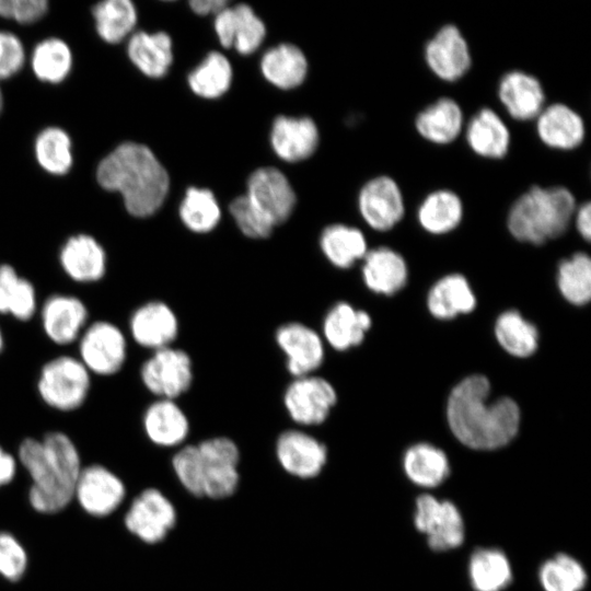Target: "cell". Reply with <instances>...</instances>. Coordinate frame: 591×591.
<instances>
[{
	"instance_id": "6da1fadb",
	"label": "cell",
	"mask_w": 591,
	"mask_h": 591,
	"mask_svg": "<svg viewBox=\"0 0 591 591\" xmlns=\"http://www.w3.org/2000/svg\"><path fill=\"white\" fill-rule=\"evenodd\" d=\"M490 383L485 375L463 379L447 402V420L452 433L475 450H496L507 445L518 433L520 408L510 397L489 402Z\"/></svg>"
},
{
	"instance_id": "7a4b0ae2",
	"label": "cell",
	"mask_w": 591,
	"mask_h": 591,
	"mask_svg": "<svg viewBox=\"0 0 591 591\" xmlns=\"http://www.w3.org/2000/svg\"><path fill=\"white\" fill-rule=\"evenodd\" d=\"M18 457L32 479L28 501L35 511L54 514L72 501L82 466L78 449L66 433L51 431L42 440L26 438Z\"/></svg>"
},
{
	"instance_id": "3957f363",
	"label": "cell",
	"mask_w": 591,
	"mask_h": 591,
	"mask_svg": "<svg viewBox=\"0 0 591 591\" xmlns=\"http://www.w3.org/2000/svg\"><path fill=\"white\" fill-rule=\"evenodd\" d=\"M99 184L121 194L127 211L144 218L165 200L170 178L153 152L141 143L124 142L106 155L96 170Z\"/></svg>"
},
{
	"instance_id": "277c9868",
	"label": "cell",
	"mask_w": 591,
	"mask_h": 591,
	"mask_svg": "<svg viewBox=\"0 0 591 591\" xmlns=\"http://www.w3.org/2000/svg\"><path fill=\"white\" fill-rule=\"evenodd\" d=\"M576 207L573 194L564 186H532L511 205L507 228L518 241L541 245L565 233Z\"/></svg>"
},
{
	"instance_id": "5b68a950",
	"label": "cell",
	"mask_w": 591,
	"mask_h": 591,
	"mask_svg": "<svg viewBox=\"0 0 591 591\" xmlns=\"http://www.w3.org/2000/svg\"><path fill=\"white\" fill-rule=\"evenodd\" d=\"M91 386L90 372L71 356H58L46 362L38 376L40 398L51 408L71 412L83 405Z\"/></svg>"
},
{
	"instance_id": "8992f818",
	"label": "cell",
	"mask_w": 591,
	"mask_h": 591,
	"mask_svg": "<svg viewBox=\"0 0 591 591\" xmlns=\"http://www.w3.org/2000/svg\"><path fill=\"white\" fill-rule=\"evenodd\" d=\"M202 467V496L224 499L240 483V450L228 437H215L197 444Z\"/></svg>"
},
{
	"instance_id": "52a82bcc",
	"label": "cell",
	"mask_w": 591,
	"mask_h": 591,
	"mask_svg": "<svg viewBox=\"0 0 591 591\" xmlns=\"http://www.w3.org/2000/svg\"><path fill=\"white\" fill-rule=\"evenodd\" d=\"M140 378L158 398L175 401L192 385V359L186 351L172 346L154 350L141 366Z\"/></svg>"
},
{
	"instance_id": "ba28073f",
	"label": "cell",
	"mask_w": 591,
	"mask_h": 591,
	"mask_svg": "<svg viewBox=\"0 0 591 591\" xmlns=\"http://www.w3.org/2000/svg\"><path fill=\"white\" fill-rule=\"evenodd\" d=\"M336 402L337 393L331 382L314 374L294 378L283 394L290 418L306 427L323 424Z\"/></svg>"
},
{
	"instance_id": "9c48e42d",
	"label": "cell",
	"mask_w": 591,
	"mask_h": 591,
	"mask_svg": "<svg viewBox=\"0 0 591 591\" xmlns=\"http://www.w3.org/2000/svg\"><path fill=\"white\" fill-rule=\"evenodd\" d=\"M79 355L89 372L99 375L115 374L126 361V337L120 328L111 322H93L80 337Z\"/></svg>"
},
{
	"instance_id": "30bf717a",
	"label": "cell",
	"mask_w": 591,
	"mask_h": 591,
	"mask_svg": "<svg viewBox=\"0 0 591 591\" xmlns=\"http://www.w3.org/2000/svg\"><path fill=\"white\" fill-rule=\"evenodd\" d=\"M415 525L427 536L433 551L459 547L464 540V523L459 509L450 501H440L431 495H421L416 500Z\"/></svg>"
},
{
	"instance_id": "8fae6325",
	"label": "cell",
	"mask_w": 591,
	"mask_h": 591,
	"mask_svg": "<svg viewBox=\"0 0 591 591\" xmlns=\"http://www.w3.org/2000/svg\"><path fill=\"white\" fill-rule=\"evenodd\" d=\"M124 523L140 541L155 544L163 541L174 528L176 510L161 490L147 488L131 501Z\"/></svg>"
},
{
	"instance_id": "7c38bea8",
	"label": "cell",
	"mask_w": 591,
	"mask_h": 591,
	"mask_svg": "<svg viewBox=\"0 0 591 591\" xmlns=\"http://www.w3.org/2000/svg\"><path fill=\"white\" fill-rule=\"evenodd\" d=\"M424 56L431 72L447 82L463 78L472 65L468 43L454 24H445L436 32L426 43Z\"/></svg>"
},
{
	"instance_id": "4fadbf2b",
	"label": "cell",
	"mask_w": 591,
	"mask_h": 591,
	"mask_svg": "<svg viewBox=\"0 0 591 591\" xmlns=\"http://www.w3.org/2000/svg\"><path fill=\"white\" fill-rule=\"evenodd\" d=\"M358 208L366 223L376 231L394 228L405 212L399 185L387 175L368 181L359 192Z\"/></svg>"
},
{
	"instance_id": "5bb4252c",
	"label": "cell",
	"mask_w": 591,
	"mask_h": 591,
	"mask_svg": "<svg viewBox=\"0 0 591 591\" xmlns=\"http://www.w3.org/2000/svg\"><path fill=\"white\" fill-rule=\"evenodd\" d=\"M125 496L123 480L112 471L100 464L82 467L74 498L88 514L99 518L109 515L121 505Z\"/></svg>"
},
{
	"instance_id": "9a60e30c",
	"label": "cell",
	"mask_w": 591,
	"mask_h": 591,
	"mask_svg": "<svg viewBox=\"0 0 591 591\" xmlns=\"http://www.w3.org/2000/svg\"><path fill=\"white\" fill-rule=\"evenodd\" d=\"M275 337L293 378L313 374L322 366L324 340L315 329L300 322H289L277 328Z\"/></svg>"
},
{
	"instance_id": "2e32d148",
	"label": "cell",
	"mask_w": 591,
	"mask_h": 591,
	"mask_svg": "<svg viewBox=\"0 0 591 591\" xmlns=\"http://www.w3.org/2000/svg\"><path fill=\"white\" fill-rule=\"evenodd\" d=\"M276 456L285 472L300 479L321 474L327 462V448L310 433L289 429L276 441Z\"/></svg>"
},
{
	"instance_id": "e0dca14e",
	"label": "cell",
	"mask_w": 591,
	"mask_h": 591,
	"mask_svg": "<svg viewBox=\"0 0 591 591\" xmlns=\"http://www.w3.org/2000/svg\"><path fill=\"white\" fill-rule=\"evenodd\" d=\"M246 196L277 227L291 216L296 194L286 175L270 166L257 169L247 182Z\"/></svg>"
},
{
	"instance_id": "ac0fdd59",
	"label": "cell",
	"mask_w": 591,
	"mask_h": 591,
	"mask_svg": "<svg viewBox=\"0 0 591 591\" xmlns=\"http://www.w3.org/2000/svg\"><path fill=\"white\" fill-rule=\"evenodd\" d=\"M129 331L138 345L154 351L170 347L175 340L178 334V320L166 303L150 301L131 314Z\"/></svg>"
},
{
	"instance_id": "d6986e66",
	"label": "cell",
	"mask_w": 591,
	"mask_h": 591,
	"mask_svg": "<svg viewBox=\"0 0 591 591\" xmlns=\"http://www.w3.org/2000/svg\"><path fill=\"white\" fill-rule=\"evenodd\" d=\"M215 31L225 48L234 47L240 54L254 53L263 43L266 28L253 9L244 3L227 7L216 15Z\"/></svg>"
},
{
	"instance_id": "ffe728a7",
	"label": "cell",
	"mask_w": 591,
	"mask_h": 591,
	"mask_svg": "<svg viewBox=\"0 0 591 591\" xmlns=\"http://www.w3.org/2000/svg\"><path fill=\"white\" fill-rule=\"evenodd\" d=\"M40 317L47 337L57 345H68L82 333L88 310L79 298L56 293L43 303Z\"/></svg>"
},
{
	"instance_id": "44dd1931",
	"label": "cell",
	"mask_w": 591,
	"mask_h": 591,
	"mask_svg": "<svg viewBox=\"0 0 591 591\" xmlns=\"http://www.w3.org/2000/svg\"><path fill=\"white\" fill-rule=\"evenodd\" d=\"M540 140L557 150H572L584 140L586 125L578 112L565 103L545 105L535 118Z\"/></svg>"
},
{
	"instance_id": "7402d4cb",
	"label": "cell",
	"mask_w": 591,
	"mask_h": 591,
	"mask_svg": "<svg viewBox=\"0 0 591 591\" xmlns=\"http://www.w3.org/2000/svg\"><path fill=\"white\" fill-rule=\"evenodd\" d=\"M498 97L514 119H535L545 106V92L540 80L522 70L505 73L498 84Z\"/></svg>"
},
{
	"instance_id": "603a6c76",
	"label": "cell",
	"mask_w": 591,
	"mask_h": 591,
	"mask_svg": "<svg viewBox=\"0 0 591 591\" xmlns=\"http://www.w3.org/2000/svg\"><path fill=\"white\" fill-rule=\"evenodd\" d=\"M59 262L69 278L77 282H95L106 273V253L91 235L69 237L59 253Z\"/></svg>"
},
{
	"instance_id": "cb8c5ba5",
	"label": "cell",
	"mask_w": 591,
	"mask_h": 591,
	"mask_svg": "<svg viewBox=\"0 0 591 591\" xmlns=\"http://www.w3.org/2000/svg\"><path fill=\"white\" fill-rule=\"evenodd\" d=\"M318 130L309 117L279 116L270 132L276 154L288 162L302 161L313 154L318 144Z\"/></svg>"
},
{
	"instance_id": "d4e9b609",
	"label": "cell",
	"mask_w": 591,
	"mask_h": 591,
	"mask_svg": "<svg viewBox=\"0 0 591 591\" xmlns=\"http://www.w3.org/2000/svg\"><path fill=\"white\" fill-rule=\"evenodd\" d=\"M361 273L367 288L384 296L398 292L408 279V268L404 257L386 246L367 252Z\"/></svg>"
},
{
	"instance_id": "484cf974",
	"label": "cell",
	"mask_w": 591,
	"mask_h": 591,
	"mask_svg": "<svg viewBox=\"0 0 591 591\" xmlns=\"http://www.w3.org/2000/svg\"><path fill=\"white\" fill-rule=\"evenodd\" d=\"M372 324L370 315L347 302H338L326 313L323 340L333 349L345 351L360 345Z\"/></svg>"
},
{
	"instance_id": "4316f807",
	"label": "cell",
	"mask_w": 591,
	"mask_h": 591,
	"mask_svg": "<svg viewBox=\"0 0 591 591\" xmlns=\"http://www.w3.org/2000/svg\"><path fill=\"white\" fill-rule=\"evenodd\" d=\"M143 429L148 439L164 448L181 445L189 433V421L173 399L158 398L143 414Z\"/></svg>"
},
{
	"instance_id": "83f0119b",
	"label": "cell",
	"mask_w": 591,
	"mask_h": 591,
	"mask_svg": "<svg viewBox=\"0 0 591 591\" xmlns=\"http://www.w3.org/2000/svg\"><path fill=\"white\" fill-rule=\"evenodd\" d=\"M465 139L471 150L486 159H502L507 155L511 136L502 118L491 108L476 112L467 123Z\"/></svg>"
},
{
	"instance_id": "f1b7e54d",
	"label": "cell",
	"mask_w": 591,
	"mask_h": 591,
	"mask_svg": "<svg viewBox=\"0 0 591 591\" xmlns=\"http://www.w3.org/2000/svg\"><path fill=\"white\" fill-rule=\"evenodd\" d=\"M464 116L460 104L451 97H439L420 111L415 119L417 132L436 144L453 142L462 132Z\"/></svg>"
},
{
	"instance_id": "f546056e",
	"label": "cell",
	"mask_w": 591,
	"mask_h": 591,
	"mask_svg": "<svg viewBox=\"0 0 591 591\" xmlns=\"http://www.w3.org/2000/svg\"><path fill=\"white\" fill-rule=\"evenodd\" d=\"M476 306V297L465 277L451 274L439 279L429 290L427 308L439 320L467 314Z\"/></svg>"
},
{
	"instance_id": "4dcf8cb0",
	"label": "cell",
	"mask_w": 591,
	"mask_h": 591,
	"mask_svg": "<svg viewBox=\"0 0 591 591\" xmlns=\"http://www.w3.org/2000/svg\"><path fill=\"white\" fill-rule=\"evenodd\" d=\"M132 63L150 78H161L173 61L172 39L164 32L135 33L127 46Z\"/></svg>"
},
{
	"instance_id": "1f68e13d",
	"label": "cell",
	"mask_w": 591,
	"mask_h": 591,
	"mask_svg": "<svg viewBox=\"0 0 591 591\" xmlns=\"http://www.w3.org/2000/svg\"><path fill=\"white\" fill-rule=\"evenodd\" d=\"M463 202L451 189L429 193L420 202L417 219L420 227L430 234L440 235L454 230L463 218Z\"/></svg>"
},
{
	"instance_id": "d6a6232c",
	"label": "cell",
	"mask_w": 591,
	"mask_h": 591,
	"mask_svg": "<svg viewBox=\"0 0 591 591\" xmlns=\"http://www.w3.org/2000/svg\"><path fill=\"white\" fill-rule=\"evenodd\" d=\"M260 69L265 79L271 84L288 90L304 81L308 61L303 51L297 46L280 44L264 54Z\"/></svg>"
},
{
	"instance_id": "836d02e7",
	"label": "cell",
	"mask_w": 591,
	"mask_h": 591,
	"mask_svg": "<svg viewBox=\"0 0 591 591\" xmlns=\"http://www.w3.org/2000/svg\"><path fill=\"white\" fill-rule=\"evenodd\" d=\"M364 234L355 227L335 223L326 227L320 237V247L326 259L340 269L350 268L363 259L368 252Z\"/></svg>"
},
{
	"instance_id": "e575fe53",
	"label": "cell",
	"mask_w": 591,
	"mask_h": 591,
	"mask_svg": "<svg viewBox=\"0 0 591 591\" xmlns=\"http://www.w3.org/2000/svg\"><path fill=\"white\" fill-rule=\"evenodd\" d=\"M403 467L414 484L426 488L442 484L450 474L445 453L426 442L416 443L406 450Z\"/></svg>"
},
{
	"instance_id": "d590c367",
	"label": "cell",
	"mask_w": 591,
	"mask_h": 591,
	"mask_svg": "<svg viewBox=\"0 0 591 591\" xmlns=\"http://www.w3.org/2000/svg\"><path fill=\"white\" fill-rule=\"evenodd\" d=\"M468 575L475 591H502L512 581L509 559L497 548L476 549L470 558Z\"/></svg>"
},
{
	"instance_id": "8d00e7d4",
	"label": "cell",
	"mask_w": 591,
	"mask_h": 591,
	"mask_svg": "<svg viewBox=\"0 0 591 591\" xmlns=\"http://www.w3.org/2000/svg\"><path fill=\"white\" fill-rule=\"evenodd\" d=\"M36 305L33 283L19 276L11 265H0V313L28 321L35 314Z\"/></svg>"
},
{
	"instance_id": "74e56055",
	"label": "cell",
	"mask_w": 591,
	"mask_h": 591,
	"mask_svg": "<svg viewBox=\"0 0 591 591\" xmlns=\"http://www.w3.org/2000/svg\"><path fill=\"white\" fill-rule=\"evenodd\" d=\"M495 336L499 345L513 357L526 358L538 347V331L521 313L509 310L496 320Z\"/></svg>"
},
{
	"instance_id": "f35d334b",
	"label": "cell",
	"mask_w": 591,
	"mask_h": 591,
	"mask_svg": "<svg viewBox=\"0 0 591 591\" xmlns=\"http://www.w3.org/2000/svg\"><path fill=\"white\" fill-rule=\"evenodd\" d=\"M97 34L107 43L123 40L137 23V10L129 0H106L92 9Z\"/></svg>"
},
{
	"instance_id": "ab89813d",
	"label": "cell",
	"mask_w": 591,
	"mask_h": 591,
	"mask_svg": "<svg viewBox=\"0 0 591 591\" xmlns=\"http://www.w3.org/2000/svg\"><path fill=\"white\" fill-rule=\"evenodd\" d=\"M557 286L561 296L573 305H584L591 298V260L579 252L560 262Z\"/></svg>"
},
{
	"instance_id": "60d3db41",
	"label": "cell",
	"mask_w": 591,
	"mask_h": 591,
	"mask_svg": "<svg viewBox=\"0 0 591 591\" xmlns=\"http://www.w3.org/2000/svg\"><path fill=\"white\" fill-rule=\"evenodd\" d=\"M232 67L228 58L211 51L188 76L193 92L201 97L216 99L224 94L231 85Z\"/></svg>"
},
{
	"instance_id": "b9f144b4",
	"label": "cell",
	"mask_w": 591,
	"mask_h": 591,
	"mask_svg": "<svg viewBox=\"0 0 591 591\" xmlns=\"http://www.w3.org/2000/svg\"><path fill=\"white\" fill-rule=\"evenodd\" d=\"M179 217L184 225L195 233H207L220 221L218 201L209 189L190 187L179 206Z\"/></svg>"
},
{
	"instance_id": "7bdbcfd3",
	"label": "cell",
	"mask_w": 591,
	"mask_h": 591,
	"mask_svg": "<svg viewBox=\"0 0 591 591\" xmlns=\"http://www.w3.org/2000/svg\"><path fill=\"white\" fill-rule=\"evenodd\" d=\"M72 66L68 45L59 38H47L36 45L32 56L35 76L45 82L58 83L66 79Z\"/></svg>"
},
{
	"instance_id": "ee69618b",
	"label": "cell",
	"mask_w": 591,
	"mask_h": 591,
	"mask_svg": "<svg viewBox=\"0 0 591 591\" xmlns=\"http://www.w3.org/2000/svg\"><path fill=\"white\" fill-rule=\"evenodd\" d=\"M35 155L45 171L55 175L66 174L72 165L68 134L57 127L42 130L35 140Z\"/></svg>"
},
{
	"instance_id": "f6af8a7d",
	"label": "cell",
	"mask_w": 591,
	"mask_h": 591,
	"mask_svg": "<svg viewBox=\"0 0 591 591\" xmlns=\"http://www.w3.org/2000/svg\"><path fill=\"white\" fill-rule=\"evenodd\" d=\"M540 582L545 591H581L587 582L582 565L567 554H558L540 568Z\"/></svg>"
},
{
	"instance_id": "bcb514c9",
	"label": "cell",
	"mask_w": 591,
	"mask_h": 591,
	"mask_svg": "<svg viewBox=\"0 0 591 591\" xmlns=\"http://www.w3.org/2000/svg\"><path fill=\"white\" fill-rule=\"evenodd\" d=\"M229 211L237 228L247 237L266 239L271 234L275 228L269 219L246 195L239 196L232 200Z\"/></svg>"
},
{
	"instance_id": "7dc6e473",
	"label": "cell",
	"mask_w": 591,
	"mask_h": 591,
	"mask_svg": "<svg viewBox=\"0 0 591 591\" xmlns=\"http://www.w3.org/2000/svg\"><path fill=\"white\" fill-rule=\"evenodd\" d=\"M181 485L193 496L202 497V467L197 444L182 447L172 459Z\"/></svg>"
},
{
	"instance_id": "c3c4849f",
	"label": "cell",
	"mask_w": 591,
	"mask_h": 591,
	"mask_svg": "<svg viewBox=\"0 0 591 591\" xmlns=\"http://www.w3.org/2000/svg\"><path fill=\"white\" fill-rule=\"evenodd\" d=\"M27 554L23 545L11 533L0 531V576L15 582L27 568Z\"/></svg>"
},
{
	"instance_id": "681fc988",
	"label": "cell",
	"mask_w": 591,
	"mask_h": 591,
	"mask_svg": "<svg viewBox=\"0 0 591 591\" xmlns=\"http://www.w3.org/2000/svg\"><path fill=\"white\" fill-rule=\"evenodd\" d=\"M48 10L45 0H0V16L30 24L42 19Z\"/></svg>"
},
{
	"instance_id": "f907efd6",
	"label": "cell",
	"mask_w": 591,
	"mask_h": 591,
	"mask_svg": "<svg viewBox=\"0 0 591 591\" xmlns=\"http://www.w3.org/2000/svg\"><path fill=\"white\" fill-rule=\"evenodd\" d=\"M24 59L21 40L12 33L0 31V79L15 74L22 68Z\"/></svg>"
},
{
	"instance_id": "816d5d0a",
	"label": "cell",
	"mask_w": 591,
	"mask_h": 591,
	"mask_svg": "<svg viewBox=\"0 0 591 591\" xmlns=\"http://www.w3.org/2000/svg\"><path fill=\"white\" fill-rule=\"evenodd\" d=\"M575 225L580 236L586 241L591 237V206L589 201L576 207L573 218Z\"/></svg>"
},
{
	"instance_id": "f5cc1de1",
	"label": "cell",
	"mask_w": 591,
	"mask_h": 591,
	"mask_svg": "<svg viewBox=\"0 0 591 591\" xmlns=\"http://www.w3.org/2000/svg\"><path fill=\"white\" fill-rule=\"evenodd\" d=\"M16 461L0 445V487L9 484L15 476Z\"/></svg>"
},
{
	"instance_id": "db71d44e",
	"label": "cell",
	"mask_w": 591,
	"mask_h": 591,
	"mask_svg": "<svg viewBox=\"0 0 591 591\" xmlns=\"http://www.w3.org/2000/svg\"><path fill=\"white\" fill-rule=\"evenodd\" d=\"M190 9L199 15L218 14L229 5L225 0H193Z\"/></svg>"
},
{
	"instance_id": "11a10c76",
	"label": "cell",
	"mask_w": 591,
	"mask_h": 591,
	"mask_svg": "<svg viewBox=\"0 0 591 591\" xmlns=\"http://www.w3.org/2000/svg\"><path fill=\"white\" fill-rule=\"evenodd\" d=\"M2 349H3V336H2V332L0 329V352H1Z\"/></svg>"
},
{
	"instance_id": "9f6ffc18",
	"label": "cell",
	"mask_w": 591,
	"mask_h": 591,
	"mask_svg": "<svg viewBox=\"0 0 591 591\" xmlns=\"http://www.w3.org/2000/svg\"><path fill=\"white\" fill-rule=\"evenodd\" d=\"M2 106H3V97H2V92L0 90V113L2 111Z\"/></svg>"
}]
</instances>
